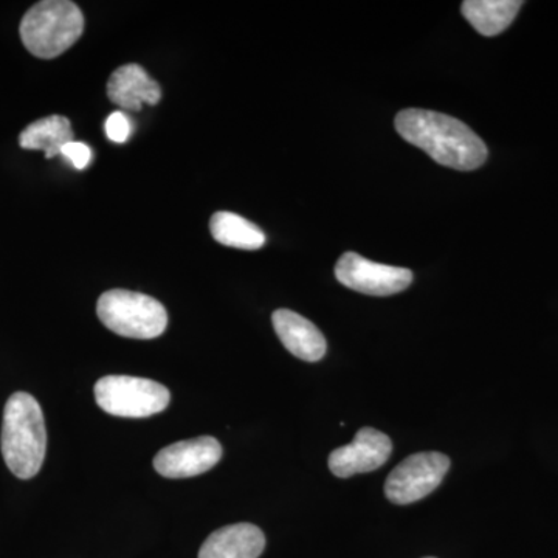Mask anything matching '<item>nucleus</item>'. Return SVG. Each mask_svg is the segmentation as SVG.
Instances as JSON below:
<instances>
[{"label": "nucleus", "instance_id": "nucleus-1", "mask_svg": "<svg viewBox=\"0 0 558 558\" xmlns=\"http://www.w3.org/2000/svg\"><path fill=\"white\" fill-rule=\"evenodd\" d=\"M395 123L400 137L425 150L442 167L472 171L487 160V146L480 135L446 113L405 109L398 113Z\"/></svg>", "mask_w": 558, "mask_h": 558}, {"label": "nucleus", "instance_id": "nucleus-2", "mask_svg": "<svg viewBox=\"0 0 558 558\" xmlns=\"http://www.w3.org/2000/svg\"><path fill=\"white\" fill-rule=\"evenodd\" d=\"M7 468L21 480L38 475L47 451V429L38 400L14 392L3 410L0 438Z\"/></svg>", "mask_w": 558, "mask_h": 558}, {"label": "nucleus", "instance_id": "nucleus-3", "mask_svg": "<svg viewBox=\"0 0 558 558\" xmlns=\"http://www.w3.org/2000/svg\"><path fill=\"white\" fill-rule=\"evenodd\" d=\"M84 16L69 0H44L33 5L21 22V39L32 54L53 60L83 35Z\"/></svg>", "mask_w": 558, "mask_h": 558}, {"label": "nucleus", "instance_id": "nucleus-4", "mask_svg": "<svg viewBox=\"0 0 558 558\" xmlns=\"http://www.w3.org/2000/svg\"><path fill=\"white\" fill-rule=\"evenodd\" d=\"M97 314L106 328L128 339H157L168 326V312L160 301L131 290L113 289L102 293Z\"/></svg>", "mask_w": 558, "mask_h": 558}, {"label": "nucleus", "instance_id": "nucleus-5", "mask_svg": "<svg viewBox=\"0 0 558 558\" xmlns=\"http://www.w3.org/2000/svg\"><path fill=\"white\" fill-rule=\"evenodd\" d=\"M95 400L106 413L119 417L154 416L170 405L167 387L149 379L106 376L95 384Z\"/></svg>", "mask_w": 558, "mask_h": 558}, {"label": "nucleus", "instance_id": "nucleus-6", "mask_svg": "<svg viewBox=\"0 0 558 558\" xmlns=\"http://www.w3.org/2000/svg\"><path fill=\"white\" fill-rule=\"evenodd\" d=\"M450 470V459L438 451L411 454L389 473L385 495L395 505H413L435 492Z\"/></svg>", "mask_w": 558, "mask_h": 558}, {"label": "nucleus", "instance_id": "nucleus-7", "mask_svg": "<svg viewBox=\"0 0 558 558\" xmlns=\"http://www.w3.org/2000/svg\"><path fill=\"white\" fill-rule=\"evenodd\" d=\"M336 277L348 289L373 296L395 295L409 289L413 282V271L374 263L354 252L341 256L336 266Z\"/></svg>", "mask_w": 558, "mask_h": 558}, {"label": "nucleus", "instance_id": "nucleus-8", "mask_svg": "<svg viewBox=\"0 0 558 558\" xmlns=\"http://www.w3.org/2000/svg\"><path fill=\"white\" fill-rule=\"evenodd\" d=\"M222 458L219 440L201 436L165 447L154 458V469L165 478H191L215 468Z\"/></svg>", "mask_w": 558, "mask_h": 558}, {"label": "nucleus", "instance_id": "nucleus-9", "mask_svg": "<svg viewBox=\"0 0 558 558\" xmlns=\"http://www.w3.org/2000/svg\"><path fill=\"white\" fill-rule=\"evenodd\" d=\"M391 451V439L385 433L365 427L359 429L351 444L330 453L329 469L339 478L373 472L388 461Z\"/></svg>", "mask_w": 558, "mask_h": 558}, {"label": "nucleus", "instance_id": "nucleus-10", "mask_svg": "<svg viewBox=\"0 0 558 558\" xmlns=\"http://www.w3.org/2000/svg\"><path fill=\"white\" fill-rule=\"evenodd\" d=\"M271 322L279 340L290 354L306 362H318L325 357L328 349L325 336L310 319L293 311L278 310Z\"/></svg>", "mask_w": 558, "mask_h": 558}, {"label": "nucleus", "instance_id": "nucleus-11", "mask_svg": "<svg viewBox=\"0 0 558 558\" xmlns=\"http://www.w3.org/2000/svg\"><path fill=\"white\" fill-rule=\"evenodd\" d=\"M108 97L117 106L138 112L143 105H157L161 100V89L142 65L126 64L110 75Z\"/></svg>", "mask_w": 558, "mask_h": 558}, {"label": "nucleus", "instance_id": "nucleus-12", "mask_svg": "<svg viewBox=\"0 0 558 558\" xmlns=\"http://www.w3.org/2000/svg\"><path fill=\"white\" fill-rule=\"evenodd\" d=\"M266 537L255 524L238 523L213 532L202 545L199 558H258Z\"/></svg>", "mask_w": 558, "mask_h": 558}, {"label": "nucleus", "instance_id": "nucleus-13", "mask_svg": "<svg viewBox=\"0 0 558 558\" xmlns=\"http://www.w3.org/2000/svg\"><path fill=\"white\" fill-rule=\"evenodd\" d=\"M521 5L520 0H465L461 11L480 35L497 36L512 24Z\"/></svg>", "mask_w": 558, "mask_h": 558}, {"label": "nucleus", "instance_id": "nucleus-14", "mask_svg": "<svg viewBox=\"0 0 558 558\" xmlns=\"http://www.w3.org/2000/svg\"><path fill=\"white\" fill-rule=\"evenodd\" d=\"M73 142L70 121L62 116H50L25 128L20 135L22 149L44 150L47 159L61 156V150Z\"/></svg>", "mask_w": 558, "mask_h": 558}, {"label": "nucleus", "instance_id": "nucleus-15", "mask_svg": "<svg viewBox=\"0 0 558 558\" xmlns=\"http://www.w3.org/2000/svg\"><path fill=\"white\" fill-rule=\"evenodd\" d=\"M209 230L219 244L240 250H259L266 234L255 223L234 213L219 211L209 220Z\"/></svg>", "mask_w": 558, "mask_h": 558}, {"label": "nucleus", "instance_id": "nucleus-16", "mask_svg": "<svg viewBox=\"0 0 558 558\" xmlns=\"http://www.w3.org/2000/svg\"><path fill=\"white\" fill-rule=\"evenodd\" d=\"M132 131L131 120L128 119L126 113L117 112L110 113L108 120H106V135L110 142L124 143L130 138Z\"/></svg>", "mask_w": 558, "mask_h": 558}, {"label": "nucleus", "instance_id": "nucleus-17", "mask_svg": "<svg viewBox=\"0 0 558 558\" xmlns=\"http://www.w3.org/2000/svg\"><path fill=\"white\" fill-rule=\"evenodd\" d=\"M61 156L68 159L76 170H84L90 163L92 150L86 143L73 142L68 143L61 150Z\"/></svg>", "mask_w": 558, "mask_h": 558}, {"label": "nucleus", "instance_id": "nucleus-18", "mask_svg": "<svg viewBox=\"0 0 558 558\" xmlns=\"http://www.w3.org/2000/svg\"><path fill=\"white\" fill-rule=\"evenodd\" d=\"M427 558H435V557H427Z\"/></svg>", "mask_w": 558, "mask_h": 558}]
</instances>
